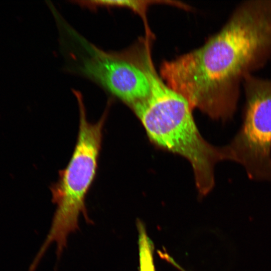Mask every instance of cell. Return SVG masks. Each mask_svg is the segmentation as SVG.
<instances>
[{"label":"cell","mask_w":271,"mask_h":271,"mask_svg":"<svg viewBox=\"0 0 271 271\" xmlns=\"http://www.w3.org/2000/svg\"><path fill=\"white\" fill-rule=\"evenodd\" d=\"M79 40L89 54L80 67L83 74L130 107L149 96L151 83L147 73L129 49L106 52L81 38Z\"/></svg>","instance_id":"5b68a950"},{"label":"cell","mask_w":271,"mask_h":271,"mask_svg":"<svg viewBox=\"0 0 271 271\" xmlns=\"http://www.w3.org/2000/svg\"><path fill=\"white\" fill-rule=\"evenodd\" d=\"M137 226L139 232V271H155L153 257L154 244L148 236L143 222L138 220Z\"/></svg>","instance_id":"52a82bcc"},{"label":"cell","mask_w":271,"mask_h":271,"mask_svg":"<svg viewBox=\"0 0 271 271\" xmlns=\"http://www.w3.org/2000/svg\"><path fill=\"white\" fill-rule=\"evenodd\" d=\"M242 123L228 145L231 161L255 181H271V78L256 74L243 83Z\"/></svg>","instance_id":"277c9868"},{"label":"cell","mask_w":271,"mask_h":271,"mask_svg":"<svg viewBox=\"0 0 271 271\" xmlns=\"http://www.w3.org/2000/svg\"><path fill=\"white\" fill-rule=\"evenodd\" d=\"M154 2L128 0L84 1L83 4L84 7L91 9L98 7H118L129 9L139 15L143 19L146 30V35L152 36L147 22V12L148 7L151 5V3Z\"/></svg>","instance_id":"8992f818"},{"label":"cell","mask_w":271,"mask_h":271,"mask_svg":"<svg viewBox=\"0 0 271 271\" xmlns=\"http://www.w3.org/2000/svg\"><path fill=\"white\" fill-rule=\"evenodd\" d=\"M271 61V0H245L201 47L164 61L160 76L193 108L226 121L247 76Z\"/></svg>","instance_id":"6da1fadb"},{"label":"cell","mask_w":271,"mask_h":271,"mask_svg":"<svg viewBox=\"0 0 271 271\" xmlns=\"http://www.w3.org/2000/svg\"><path fill=\"white\" fill-rule=\"evenodd\" d=\"M75 94L79 109L77 142L68 165L59 171L58 181L50 188L52 201L56 209L49 232L39 251L42 255L53 242L57 245V256L61 255L67 246L69 235L79 229L81 214L87 223H92L85 201L96 173L107 111L96 123L89 122L81 94Z\"/></svg>","instance_id":"3957f363"},{"label":"cell","mask_w":271,"mask_h":271,"mask_svg":"<svg viewBox=\"0 0 271 271\" xmlns=\"http://www.w3.org/2000/svg\"><path fill=\"white\" fill-rule=\"evenodd\" d=\"M146 71L151 83L150 94L130 108L154 144L190 162L198 192L205 196L214 186L215 165L231 160L229 147H215L205 140L187 100L166 83L154 65H148Z\"/></svg>","instance_id":"7a4b0ae2"}]
</instances>
